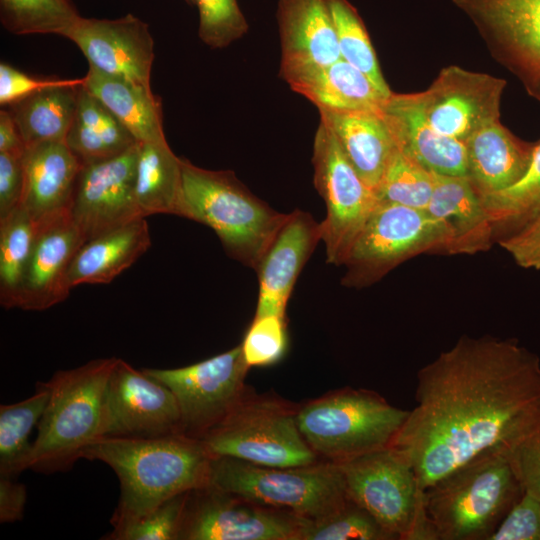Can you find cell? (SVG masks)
Segmentation results:
<instances>
[{"instance_id":"16","label":"cell","mask_w":540,"mask_h":540,"mask_svg":"<svg viewBox=\"0 0 540 540\" xmlns=\"http://www.w3.org/2000/svg\"><path fill=\"white\" fill-rule=\"evenodd\" d=\"M177 433L183 432L173 392L117 358L106 387L102 437L153 438Z\"/></svg>"},{"instance_id":"48","label":"cell","mask_w":540,"mask_h":540,"mask_svg":"<svg viewBox=\"0 0 540 540\" xmlns=\"http://www.w3.org/2000/svg\"><path fill=\"white\" fill-rule=\"evenodd\" d=\"M27 500V489L24 484L13 481V478H0V522L13 523L23 518Z\"/></svg>"},{"instance_id":"47","label":"cell","mask_w":540,"mask_h":540,"mask_svg":"<svg viewBox=\"0 0 540 540\" xmlns=\"http://www.w3.org/2000/svg\"><path fill=\"white\" fill-rule=\"evenodd\" d=\"M23 189V153L0 152V218L21 206Z\"/></svg>"},{"instance_id":"26","label":"cell","mask_w":540,"mask_h":540,"mask_svg":"<svg viewBox=\"0 0 540 540\" xmlns=\"http://www.w3.org/2000/svg\"><path fill=\"white\" fill-rule=\"evenodd\" d=\"M151 246L146 218L106 231L85 241L67 273L70 289L80 284H107L129 268Z\"/></svg>"},{"instance_id":"45","label":"cell","mask_w":540,"mask_h":540,"mask_svg":"<svg viewBox=\"0 0 540 540\" xmlns=\"http://www.w3.org/2000/svg\"><path fill=\"white\" fill-rule=\"evenodd\" d=\"M522 268L540 270V211L500 241Z\"/></svg>"},{"instance_id":"40","label":"cell","mask_w":540,"mask_h":540,"mask_svg":"<svg viewBox=\"0 0 540 540\" xmlns=\"http://www.w3.org/2000/svg\"><path fill=\"white\" fill-rule=\"evenodd\" d=\"M187 493L174 496L143 517L115 527L103 539L176 540L179 538Z\"/></svg>"},{"instance_id":"41","label":"cell","mask_w":540,"mask_h":540,"mask_svg":"<svg viewBox=\"0 0 540 540\" xmlns=\"http://www.w3.org/2000/svg\"><path fill=\"white\" fill-rule=\"evenodd\" d=\"M240 345L249 368L278 363L288 347L286 317L254 316Z\"/></svg>"},{"instance_id":"14","label":"cell","mask_w":540,"mask_h":540,"mask_svg":"<svg viewBox=\"0 0 540 540\" xmlns=\"http://www.w3.org/2000/svg\"><path fill=\"white\" fill-rule=\"evenodd\" d=\"M493 58L540 101V0H452Z\"/></svg>"},{"instance_id":"2","label":"cell","mask_w":540,"mask_h":540,"mask_svg":"<svg viewBox=\"0 0 540 540\" xmlns=\"http://www.w3.org/2000/svg\"><path fill=\"white\" fill-rule=\"evenodd\" d=\"M117 475L120 497L110 523L119 527L166 500L209 484L212 457L200 439L177 433L153 438L101 437L83 454Z\"/></svg>"},{"instance_id":"38","label":"cell","mask_w":540,"mask_h":540,"mask_svg":"<svg viewBox=\"0 0 540 540\" xmlns=\"http://www.w3.org/2000/svg\"><path fill=\"white\" fill-rule=\"evenodd\" d=\"M434 189V173L397 148L375 189L378 201L427 209Z\"/></svg>"},{"instance_id":"25","label":"cell","mask_w":540,"mask_h":540,"mask_svg":"<svg viewBox=\"0 0 540 540\" xmlns=\"http://www.w3.org/2000/svg\"><path fill=\"white\" fill-rule=\"evenodd\" d=\"M427 210L449 229L450 254H475L489 248L495 227L467 176L434 174Z\"/></svg>"},{"instance_id":"4","label":"cell","mask_w":540,"mask_h":540,"mask_svg":"<svg viewBox=\"0 0 540 540\" xmlns=\"http://www.w3.org/2000/svg\"><path fill=\"white\" fill-rule=\"evenodd\" d=\"M180 217L210 227L227 255L256 270L289 213L274 210L229 170H208L181 158Z\"/></svg>"},{"instance_id":"32","label":"cell","mask_w":540,"mask_h":540,"mask_svg":"<svg viewBox=\"0 0 540 540\" xmlns=\"http://www.w3.org/2000/svg\"><path fill=\"white\" fill-rule=\"evenodd\" d=\"M181 158L166 142H139L135 198L143 217L180 214Z\"/></svg>"},{"instance_id":"23","label":"cell","mask_w":540,"mask_h":540,"mask_svg":"<svg viewBox=\"0 0 540 540\" xmlns=\"http://www.w3.org/2000/svg\"><path fill=\"white\" fill-rule=\"evenodd\" d=\"M21 206L36 224L70 213L82 163L65 142H45L25 148Z\"/></svg>"},{"instance_id":"29","label":"cell","mask_w":540,"mask_h":540,"mask_svg":"<svg viewBox=\"0 0 540 540\" xmlns=\"http://www.w3.org/2000/svg\"><path fill=\"white\" fill-rule=\"evenodd\" d=\"M319 111H381L387 98L360 70L342 58L288 82Z\"/></svg>"},{"instance_id":"21","label":"cell","mask_w":540,"mask_h":540,"mask_svg":"<svg viewBox=\"0 0 540 540\" xmlns=\"http://www.w3.org/2000/svg\"><path fill=\"white\" fill-rule=\"evenodd\" d=\"M322 241V225L296 209L281 227L259 262V291L254 316L286 317V308L303 267Z\"/></svg>"},{"instance_id":"39","label":"cell","mask_w":540,"mask_h":540,"mask_svg":"<svg viewBox=\"0 0 540 540\" xmlns=\"http://www.w3.org/2000/svg\"><path fill=\"white\" fill-rule=\"evenodd\" d=\"M395 540L368 511L348 499L334 513L315 521H307L299 540Z\"/></svg>"},{"instance_id":"42","label":"cell","mask_w":540,"mask_h":540,"mask_svg":"<svg viewBox=\"0 0 540 540\" xmlns=\"http://www.w3.org/2000/svg\"><path fill=\"white\" fill-rule=\"evenodd\" d=\"M199 11L200 39L211 48H223L248 30L237 0H194Z\"/></svg>"},{"instance_id":"27","label":"cell","mask_w":540,"mask_h":540,"mask_svg":"<svg viewBox=\"0 0 540 540\" xmlns=\"http://www.w3.org/2000/svg\"><path fill=\"white\" fill-rule=\"evenodd\" d=\"M319 113L360 177L375 191L396 150L382 110Z\"/></svg>"},{"instance_id":"34","label":"cell","mask_w":540,"mask_h":540,"mask_svg":"<svg viewBox=\"0 0 540 540\" xmlns=\"http://www.w3.org/2000/svg\"><path fill=\"white\" fill-rule=\"evenodd\" d=\"M36 233V223L22 207L0 218V303L16 308L20 285Z\"/></svg>"},{"instance_id":"50","label":"cell","mask_w":540,"mask_h":540,"mask_svg":"<svg viewBox=\"0 0 540 540\" xmlns=\"http://www.w3.org/2000/svg\"><path fill=\"white\" fill-rule=\"evenodd\" d=\"M189 5L195 4L194 0H185Z\"/></svg>"},{"instance_id":"19","label":"cell","mask_w":540,"mask_h":540,"mask_svg":"<svg viewBox=\"0 0 540 540\" xmlns=\"http://www.w3.org/2000/svg\"><path fill=\"white\" fill-rule=\"evenodd\" d=\"M84 242L70 213L36 224L16 308L42 311L64 301L71 290L67 285L69 266Z\"/></svg>"},{"instance_id":"12","label":"cell","mask_w":540,"mask_h":540,"mask_svg":"<svg viewBox=\"0 0 540 540\" xmlns=\"http://www.w3.org/2000/svg\"><path fill=\"white\" fill-rule=\"evenodd\" d=\"M248 369L239 344L192 365L143 371L173 392L181 413L182 432L201 439L245 397Z\"/></svg>"},{"instance_id":"36","label":"cell","mask_w":540,"mask_h":540,"mask_svg":"<svg viewBox=\"0 0 540 540\" xmlns=\"http://www.w3.org/2000/svg\"><path fill=\"white\" fill-rule=\"evenodd\" d=\"M70 0H0V20L15 35L63 36L80 18Z\"/></svg>"},{"instance_id":"11","label":"cell","mask_w":540,"mask_h":540,"mask_svg":"<svg viewBox=\"0 0 540 540\" xmlns=\"http://www.w3.org/2000/svg\"><path fill=\"white\" fill-rule=\"evenodd\" d=\"M337 464L348 498L397 539L409 540L424 501L407 458L388 446Z\"/></svg>"},{"instance_id":"33","label":"cell","mask_w":540,"mask_h":540,"mask_svg":"<svg viewBox=\"0 0 540 540\" xmlns=\"http://www.w3.org/2000/svg\"><path fill=\"white\" fill-rule=\"evenodd\" d=\"M50 397L45 382L35 392L13 404L0 406V476L13 478L29 469L33 442L29 441Z\"/></svg>"},{"instance_id":"46","label":"cell","mask_w":540,"mask_h":540,"mask_svg":"<svg viewBox=\"0 0 540 540\" xmlns=\"http://www.w3.org/2000/svg\"><path fill=\"white\" fill-rule=\"evenodd\" d=\"M68 79L33 76L5 63H0V104L8 106L41 89L63 84Z\"/></svg>"},{"instance_id":"7","label":"cell","mask_w":540,"mask_h":540,"mask_svg":"<svg viewBox=\"0 0 540 540\" xmlns=\"http://www.w3.org/2000/svg\"><path fill=\"white\" fill-rule=\"evenodd\" d=\"M408 414L374 391L348 387L308 402L296 421L318 457L340 463L391 446Z\"/></svg>"},{"instance_id":"18","label":"cell","mask_w":540,"mask_h":540,"mask_svg":"<svg viewBox=\"0 0 540 540\" xmlns=\"http://www.w3.org/2000/svg\"><path fill=\"white\" fill-rule=\"evenodd\" d=\"M64 37L75 43L89 66L150 87L154 40L148 24L135 15L80 17Z\"/></svg>"},{"instance_id":"37","label":"cell","mask_w":540,"mask_h":540,"mask_svg":"<svg viewBox=\"0 0 540 540\" xmlns=\"http://www.w3.org/2000/svg\"><path fill=\"white\" fill-rule=\"evenodd\" d=\"M341 58L364 73L385 95L390 90L372 46L365 24L348 0H328Z\"/></svg>"},{"instance_id":"35","label":"cell","mask_w":540,"mask_h":540,"mask_svg":"<svg viewBox=\"0 0 540 540\" xmlns=\"http://www.w3.org/2000/svg\"><path fill=\"white\" fill-rule=\"evenodd\" d=\"M496 228L509 234L540 211V142L535 144L530 165L523 177L502 191L481 197Z\"/></svg>"},{"instance_id":"17","label":"cell","mask_w":540,"mask_h":540,"mask_svg":"<svg viewBox=\"0 0 540 540\" xmlns=\"http://www.w3.org/2000/svg\"><path fill=\"white\" fill-rule=\"evenodd\" d=\"M139 142L126 152L82 165L70 214L85 241L142 216L135 198Z\"/></svg>"},{"instance_id":"8","label":"cell","mask_w":540,"mask_h":540,"mask_svg":"<svg viewBox=\"0 0 540 540\" xmlns=\"http://www.w3.org/2000/svg\"><path fill=\"white\" fill-rule=\"evenodd\" d=\"M451 243L449 229L427 209L378 201L343 264L342 284L370 285L418 254H450Z\"/></svg>"},{"instance_id":"43","label":"cell","mask_w":540,"mask_h":540,"mask_svg":"<svg viewBox=\"0 0 540 540\" xmlns=\"http://www.w3.org/2000/svg\"><path fill=\"white\" fill-rule=\"evenodd\" d=\"M507 456L524 493L540 500V423L507 448Z\"/></svg>"},{"instance_id":"9","label":"cell","mask_w":540,"mask_h":540,"mask_svg":"<svg viewBox=\"0 0 540 540\" xmlns=\"http://www.w3.org/2000/svg\"><path fill=\"white\" fill-rule=\"evenodd\" d=\"M211 457H230L268 467L318 462L302 436L296 412L264 398H246L201 439Z\"/></svg>"},{"instance_id":"3","label":"cell","mask_w":540,"mask_h":540,"mask_svg":"<svg viewBox=\"0 0 540 540\" xmlns=\"http://www.w3.org/2000/svg\"><path fill=\"white\" fill-rule=\"evenodd\" d=\"M524 490L507 448L485 451L423 491L437 540H489Z\"/></svg>"},{"instance_id":"24","label":"cell","mask_w":540,"mask_h":540,"mask_svg":"<svg viewBox=\"0 0 540 540\" xmlns=\"http://www.w3.org/2000/svg\"><path fill=\"white\" fill-rule=\"evenodd\" d=\"M467 177L480 197L502 191L526 173L535 144L513 135L495 121L465 142Z\"/></svg>"},{"instance_id":"13","label":"cell","mask_w":540,"mask_h":540,"mask_svg":"<svg viewBox=\"0 0 540 540\" xmlns=\"http://www.w3.org/2000/svg\"><path fill=\"white\" fill-rule=\"evenodd\" d=\"M307 521L207 485L188 493L178 539L299 540Z\"/></svg>"},{"instance_id":"28","label":"cell","mask_w":540,"mask_h":540,"mask_svg":"<svg viewBox=\"0 0 540 540\" xmlns=\"http://www.w3.org/2000/svg\"><path fill=\"white\" fill-rule=\"evenodd\" d=\"M84 87L134 136L137 142H166L160 98L151 88L89 66Z\"/></svg>"},{"instance_id":"22","label":"cell","mask_w":540,"mask_h":540,"mask_svg":"<svg viewBox=\"0 0 540 540\" xmlns=\"http://www.w3.org/2000/svg\"><path fill=\"white\" fill-rule=\"evenodd\" d=\"M382 115L399 151L434 174L467 176L465 143L434 130L422 115L414 93H392Z\"/></svg>"},{"instance_id":"20","label":"cell","mask_w":540,"mask_h":540,"mask_svg":"<svg viewBox=\"0 0 540 540\" xmlns=\"http://www.w3.org/2000/svg\"><path fill=\"white\" fill-rule=\"evenodd\" d=\"M277 21L287 83L341 59L328 0H279Z\"/></svg>"},{"instance_id":"30","label":"cell","mask_w":540,"mask_h":540,"mask_svg":"<svg viewBox=\"0 0 540 540\" xmlns=\"http://www.w3.org/2000/svg\"><path fill=\"white\" fill-rule=\"evenodd\" d=\"M83 82V78L68 79L63 84L41 89L5 106L16 123L25 148L65 141Z\"/></svg>"},{"instance_id":"49","label":"cell","mask_w":540,"mask_h":540,"mask_svg":"<svg viewBox=\"0 0 540 540\" xmlns=\"http://www.w3.org/2000/svg\"><path fill=\"white\" fill-rule=\"evenodd\" d=\"M25 145L10 112L2 107L0 110V152L22 154Z\"/></svg>"},{"instance_id":"5","label":"cell","mask_w":540,"mask_h":540,"mask_svg":"<svg viewBox=\"0 0 540 540\" xmlns=\"http://www.w3.org/2000/svg\"><path fill=\"white\" fill-rule=\"evenodd\" d=\"M117 358H99L46 381L50 397L37 425L30 470L69 471L84 451L102 437L107 382Z\"/></svg>"},{"instance_id":"1","label":"cell","mask_w":540,"mask_h":540,"mask_svg":"<svg viewBox=\"0 0 540 540\" xmlns=\"http://www.w3.org/2000/svg\"><path fill=\"white\" fill-rule=\"evenodd\" d=\"M415 401L391 446L424 491L540 423V358L516 339L463 335L417 372Z\"/></svg>"},{"instance_id":"44","label":"cell","mask_w":540,"mask_h":540,"mask_svg":"<svg viewBox=\"0 0 540 540\" xmlns=\"http://www.w3.org/2000/svg\"><path fill=\"white\" fill-rule=\"evenodd\" d=\"M489 540H540V500L524 493Z\"/></svg>"},{"instance_id":"10","label":"cell","mask_w":540,"mask_h":540,"mask_svg":"<svg viewBox=\"0 0 540 540\" xmlns=\"http://www.w3.org/2000/svg\"><path fill=\"white\" fill-rule=\"evenodd\" d=\"M312 162L314 184L326 206V217L321 222L326 261L343 265L378 200L321 121L314 138Z\"/></svg>"},{"instance_id":"31","label":"cell","mask_w":540,"mask_h":540,"mask_svg":"<svg viewBox=\"0 0 540 540\" xmlns=\"http://www.w3.org/2000/svg\"><path fill=\"white\" fill-rule=\"evenodd\" d=\"M64 142L82 165L116 157L138 143L83 84L79 90L74 119Z\"/></svg>"},{"instance_id":"6","label":"cell","mask_w":540,"mask_h":540,"mask_svg":"<svg viewBox=\"0 0 540 540\" xmlns=\"http://www.w3.org/2000/svg\"><path fill=\"white\" fill-rule=\"evenodd\" d=\"M208 485L309 521L334 513L349 499L340 468L330 461L268 467L230 457H212Z\"/></svg>"},{"instance_id":"15","label":"cell","mask_w":540,"mask_h":540,"mask_svg":"<svg viewBox=\"0 0 540 540\" xmlns=\"http://www.w3.org/2000/svg\"><path fill=\"white\" fill-rule=\"evenodd\" d=\"M506 81L457 65L440 70L430 86L414 93L416 103L437 132L465 142L481 128L499 120Z\"/></svg>"}]
</instances>
